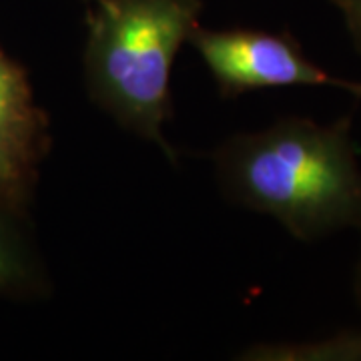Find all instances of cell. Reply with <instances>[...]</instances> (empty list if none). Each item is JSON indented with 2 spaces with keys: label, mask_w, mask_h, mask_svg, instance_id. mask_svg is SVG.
<instances>
[{
  "label": "cell",
  "mask_w": 361,
  "mask_h": 361,
  "mask_svg": "<svg viewBox=\"0 0 361 361\" xmlns=\"http://www.w3.org/2000/svg\"><path fill=\"white\" fill-rule=\"evenodd\" d=\"M221 195L275 219L295 241L361 233V163L351 116L287 115L229 135L211 153Z\"/></svg>",
  "instance_id": "1"
},
{
  "label": "cell",
  "mask_w": 361,
  "mask_h": 361,
  "mask_svg": "<svg viewBox=\"0 0 361 361\" xmlns=\"http://www.w3.org/2000/svg\"><path fill=\"white\" fill-rule=\"evenodd\" d=\"M203 0H92L82 52L92 103L121 129L177 155L165 139L173 115L171 75L199 26Z\"/></svg>",
  "instance_id": "2"
},
{
  "label": "cell",
  "mask_w": 361,
  "mask_h": 361,
  "mask_svg": "<svg viewBox=\"0 0 361 361\" xmlns=\"http://www.w3.org/2000/svg\"><path fill=\"white\" fill-rule=\"evenodd\" d=\"M223 99L285 87H327L361 99V80L336 77L315 65L291 32L197 26L189 39Z\"/></svg>",
  "instance_id": "3"
},
{
  "label": "cell",
  "mask_w": 361,
  "mask_h": 361,
  "mask_svg": "<svg viewBox=\"0 0 361 361\" xmlns=\"http://www.w3.org/2000/svg\"><path fill=\"white\" fill-rule=\"evenodd\" d=\"M49 141V123L25 68L0 49V209L23 211Z\"/></svg>",
  "instance_id": "4"
},
{
  "label": "cell",
  "mask_w": 361,
  "mask_h": 361,
  "mask_svg": "<svg viewBox=\"0 0 361 361\" xmlns=\"http://www.w3.org/2000/svg\"><path fill=\"white\" fill-rule=\"evenodd\" d=\"M241 357L257 361H361V327L307 341L257 343Z\"/></svg>",
  "instance_id": "5"
},
{
  "label": "cell",
  "mask_w": 361,
  "mask_h": 361,
  "mask_svg": "<svg viewBox=\"0 0 361 361\" xmlns=\"http://www.w3.org/2000/svg\"><path fill=\"white\" fill-rule=\"evenodd\" d=\"M11 215L13 213L0 209V293L23 291L37 281L35 263L20 235L8 223Z\"/></svg>",
  "instance_id": "6"
},
{
  "label": "cell",
  "mask_w": 361,
  "mask_h": 361,
  "mask_svg": "<svg viewBox=\"0 0 361 361\" xmlns=\"http://www.w3.org/2000/svg\"><path fill=\"white\" fill-rule=\"evenodd\" d=\"M336 8L353 49L361 54V0H327Z\"/></svg>",
  "instance_id": "7"
},
{
  "label": "cell",
  "mask_w": 361,
  "mask_h": 361,
  "mask_svg": "<svg viewBox=\"0 0 361 361\" xmlns=\"http://www.w3.org/2000/svg\"><path fill=\"white\" fill-rule=\"evenodd\" d=\"M361 237V233H360ZM351 293H353V301H355V307L361 313V243H360V253H357V261H355V267H353V281H351Z\"/></svg>",
  "instance_id": "8"
}]
</instances>
